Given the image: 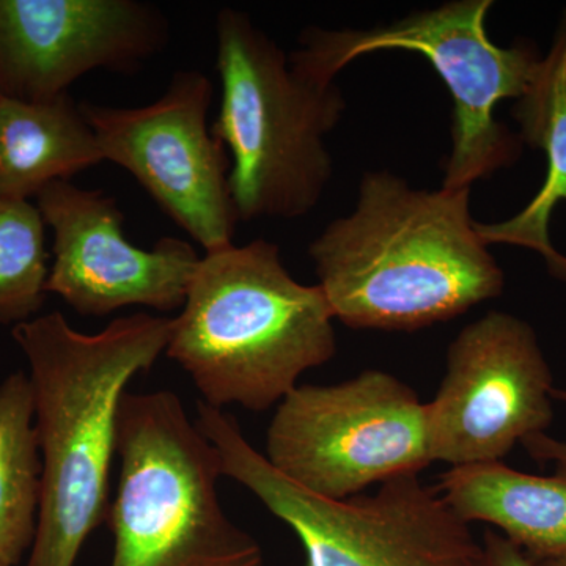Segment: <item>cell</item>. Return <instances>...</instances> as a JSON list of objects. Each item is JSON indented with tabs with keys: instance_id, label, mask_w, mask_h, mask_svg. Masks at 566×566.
<instances>
[{
	"instance_id": "cell-13",
	"label": "cell",
	"mask_w": 566,
	"mask_h": 566,
	"mask_svg": "<svg viewBox=\"0 0 566 566\" xmlns=\"http://www.w3.org/2000/svg\"><path fill=\"white\" fill-rule=\"evenodd\" d=\"M436 490L464 523H485L532 560L566 554V471L534 475L502 463L452 465Z\"/></svg>"
},
{
	"instance_id": "cell-16",
	"label": "cell",
	"mask_w": 566,
	"mask_h": 566,
	"mask_svg": "<svg viewBox=\"0 0 566 566\" xmlns=\"http://www.w3.org/2000/svg\"><path fill=\"white\" fill-rule=\"evenodd\" d=\"M41 460L29 375L0 382V566H20L39 528Z\"/></svg>"
},
{
	"instance_id": "cell-21",
	"label": "cell",
	"mask_w": 566,
	"mask_h": 566,
	"mask_svg": "<svg viewBox=\"0 0 566 566\" xmlns=\"http://www.w3.org/2000/svg\"><path fill=\"white\" fill-rule=\"evenodd\" d=\"M0 98H2V93H0Z\"/></svg>"
},
{
	"instance_id": "cell-14",
	"label": "cell",
	"mask_w": 566,
	"mask_h": 566,
	"mask_svg": "<svg viewBox=\"0 0 566 566\" xmlns=\"http://www.w3.org/2000/svg\"><path fill=\"white\" fill-rule=\"evenodd\" d=\"M513 117L520 123L521 142L545 151L546 180L524 210L506 221L475 222L476 233L486 245H517L539 253L547 271L566 282V255L549 238L551 216L566 200V13L527 91L516 99Z\"/></svg>"
},
{
	"instance_id": "cell-3",
	"label": "cell",
	"mask_w": 566,
	"mask_h": 566,
	"mask_svg": "<svg viewBox=\"0 0 566 566\" xmlns=\"http://www.w3.org/2000/svg\"><path fill=\"white\" fill-rule=\"evenodd\" d=\"M335 352L334 315L318 283L297 282L279 245L255 240L200 259L166 356L203 403L263 412Z\"/></svg>"
},
{
	"instance_id": "cell-20",
	"label": "cell",
	"mask_w": 566,
	"mask_h": 566,
	"mask_svg": "<svg viewBox=\"0 0 566 566\" xmlns=\"http://www.w3.org/2000/svg\"><path fill=\"white\" fill-rule=\"evenodd\" d=\"M532 562H535L536 566H566V554H562V556L538 558V560Z\"/></svg>"
},
{
	"instance_id": "cell-1",
	"label": "cell",
	"mask_w": 566,
	"mask_h": 566,
	"mask_svg": "<svg viewBox=\"0 0 566 566\" xmlns=\"http://www.w3.org/2000/svg\"><path fill=\"white\" fill-rule=\"evenodd\" d=\"M469 200L471 188L422 191L387 170L365 174L356 210L308 248L334 319L411 333L501 296L505 274Z\"/></svg>"
},
{
	"instance_id": "cell-7",
	"label": "cell",
	"mask_w": 566,
	"mask_h": 566,
	"mask_svg": "<svg viewBox=\"0 0 566 566\" xmlns=\"http://www.w3.org/2000/svg\"><path fill=\"white\" fill-rule=\"evenodd\" d=\"M491 7V0H455L382 28H312L301 35L303 46L290 62L316 80L334 82L348 63L370 52L422 54L453 99L452 153L442 188H471L520 158L523 142L497 122L494 109L502 99L524 95L542 61L534 44L501 48L490 40L485 21Z\"/></svg>"
},
{
	"instance_id": "cell-5",
	"label": "cell",
	"mask_w": 566,
	"mask_h": 566,
	"mask_svg": "<svg viewBox=\"0 0 566 566\" xmlns=\"http://www.w3.org/2000/svg\"><path fill=\"white\" fill-rule=\"evenodd\" d=\"M109 566H263L219 501L221 458L170 390L123 395Z\"/></svg>"
},
{
	"instance_id": "cell-17",
	"label": "cell",
	"mask_w": 566,
	"mask_h": 566,
	"mask_svg": "<svg viewBox=\"0 0 566 566\" xmlns=\"http://www.w3.org/2000/svg\"><path fill=\"white\" fill-rule=\"evenodd\" d=\"M46 223L31 200L0 199V324L35 318L46 301Z\"/></svg>"
},
{
	"instance_id": "cell-2",
	"label": "cell",
	"mask_w": 566,
	"mask_h": 566,
	"mask_svg": "<svg viewBox=\"0 0 566 566\" xmlns=\"http://www.w3.org/2000/svg\"><path fill=\"white\" fill-rule=\"evenodd\" d=\"M172 318L120 316L98 334L74 329L61 312L11 327L29 364L41 460L35 543L24 566H74L106 524L118 411L126 387L166 353Z\"/></svg>"
},
{
	"instance_id": "cell-12",
	"label": "cell",
	"mask_w": 566,
	"mask_h": 566,
	"mask_svg": "<svg viewBox=\"0 0 566 566\" xmlns=\"http://www.w3.org/2000/svg\"><path fill=\"white\" fill-rule=\"evenodd\" d=\"M169 36L163 10L140 0H0V93L50 102L92 71L137 73Z\"/></svg>"
},
{
	"instance_id": "cell-19",
	"label": "cell",
	"mask_w": 566,
	"mask_h": 566,
	"mask_svg": "<svg viewBox=\"0 0 566 566\" xmlns=\"http://www.w3.org/2000/svg\"><path fill=\"white\" fill-rule=\"evenodd\" d=\"M553 400L566 405V389L554 387ZM527 455L538 464H554L557 471H566V442L546 433L528 436L521 442Z\"/></svg>"
},
{
	"instance_id": "cell-9",
	"label": "cell",
	"mask_w": 566,
	"mask_h": 566,
	"mask_svg": "<svg viewBox=\"0 0 566 566\" xmlns=\"http://www.w3.org/2000/svg\"><path fill=\"white\" fill-rule=\"evenodd\" d=\"M211 99L207 74L180 70L147 106L81 103L104 161L132 174L205 253L232 245L240 222L230 191L232 159L208 126Z\"/></svg>"
},
{
	"instance_id": "cell-10",
	"label": "cell",
	"mask_w": 566,
	"mask_h": 566,
	"mask_svg": "<svg viewBox=\"0 0 566 566\" xmlns=\"http://www.w3.org/2000/svg\"><path fill=\"white\" fill-rule=\"evenodd\" d=\"M554 387L534 327L488 312L450 344L444 378L424 403L431 461L450 468L502 461L551 427Z\"/></svg>"
},
{
	"instance_id": "cell-6",
	"label": "cell",
	"mask_w": 566,
	"mask_h": 566,
	"mask_svg": "<svg viewBox=\"0 0 566 566\" xmlns=\"http://www.w3.org/2000/svg\"><path fill=\"white\" fill-rule=\"evenodd\" d=\"M197 427L218 450L222 476L251 491L305 551V566H475L471 524L420 474L387 480L344 501L308 493L275 471L223 409L197 401Z\"/></svg>"
},
{
	"instance_id": "cell-4",
	"label": "cell",
	"mask_w": 566,
	"mask_h": 566,
	"mask_svg": "<svg viewBox=\"0 0 566 566\" xmlns=\"http://www.w3.org/2000/svg\"><path fill=\"white\" fill-rule=\"evenodd\" d=\"M216 44L221 103L211 132L232 159L238 219L307 214L333 177L326 136L345 111L340 88L296 69L244 11H219Z\"/></svg>"
},
{
	"instance_id": "cell-15",
	"label": "cell",
	"mask_w": 566,
	"mask_h": 566,
	"mask_svg": "<svg viewBox=\"0 0 566 566\" xmlns=\"http://www.w3.org/2000/svg\"><path fill=\"white\" fill-rule=\"evenodd\" d=\"M102 163L95 133L70 92L39 103L0 98V199L31 200L51 182Z\"/></svg>"
},
{
	"instance_id": "cell-18",
	"label": "cell",
	"mask_w": 566,
	"mask_h": 566,
	"mask_svg": "<svg viewBox=\"0 0 566 566\" xmlns=\"http://www.w3.org/2000/svg\"><path fill=\"white\" fill-rule=\"evenodd\" d=\"M475 566H536L535 562L497 531L488 528L480 539V556Z\"/></svg>"
},
{
	"instance_id": "cell-8",
	"label": "cell",
	"mask_w": 566,
	"mask_h": 566,
	"mask_svg": "<svg viewBox=\"0 0 566 566\" xmlns=\"http://www.w3.org/2000/svg\"><path fill=\"white\" fill-rule=\"evenodd\" d=\"M264 458L308 493L344 501L433 464L427 406L382 370L297 385L275 408Z\"/></svg>"
},
{
	"instance_id": "cell-11",
	"label": "cell",
	"mask_w": 566,
	"mask_h": 566,
	"mask_svg": "<svg viewBox=\"0 0 566 566\" xmlns=\"http://www.w3.org/2000/svg\"><path fill=\"white\" fill-rule=\"evenodd\" d=\"M35 199L54 234L48 294L87 316L136 305L181 311L200 262L188 241L166 237L151 249L129 243L117 200L99 189L54 181Z\"/></svg>"
}]
</instances>
